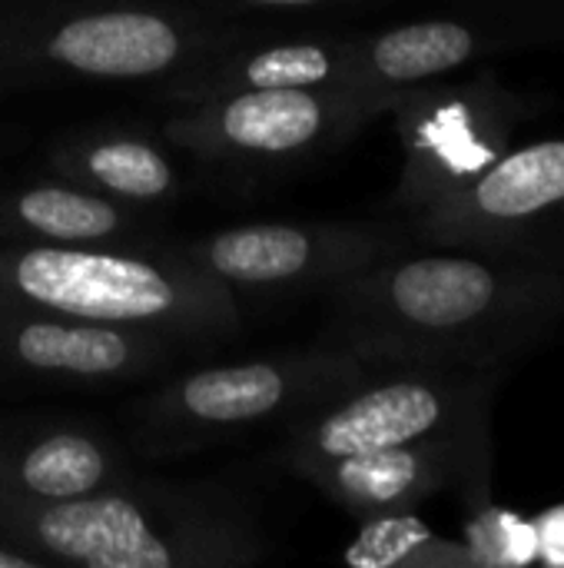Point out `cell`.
<instances>
[{
	"label": "cell",
	"instance_id": "6da1fadb",
	"mask_svg": "<svg viewBox=\"0 0 564 568\" xmlns=\"http://www.w3.org/2000/svg\"><path fill=\"white\" fill-rule=\"evenodd\" d=\"M389 253L332 283L319 343L369 366L499 369L564 313V273L509 250Z\"/></svg>",
	"mask_w": 564,
	"mask_h": 568
},
{
	"label": "cell",
	"instance_id": "7a4b0ae2",
	"mask_svg": "<svg viewBox=\"0 0 564 568\" xmlns=\"http://www.w3.org/2000/svg\"><path fill=\"white\" fill-rule=\"evenodd\" d=\"M0 546L83 568H243L269 552L256 509L229 486L130 476L73 499L0 493Z\"/></svg>",
	"mask_w": 564,
	"mask_h": 568
},
{
	"label": "cell",
	"instance_id": "3957f363",
	"mask_svg": "<svg viewBox=\"0 0 564 568\" xmlns=\"http://www.w3.org/2000/svg\"><path fill=\"white\" fill-rule=\"evenodd\" d=\"M0 306L153 329L186 343L233 339L243 326L239 296L183 250L0 243Z\"/></svg>",
	"mask_w": 564,
	"mask_h": 568
},
{
	"label": "cell",
	"instance_id": "277c9868",
	"mask_svg": "<svg viewBox=\"0 0 564 568\" xmlns=\"http://www.w3.org/2000/svg\"><path fill=\"white\" fill-rule=\"evenodd\" d=\"M376 366L336 346H312L233 366H209L130 406L133 439L150 456L193 453L263 423H296L352 389Z\"/></svg>",
	"mask_w": 564,
	"mask_h": 568
},
{
	"label": "cell",
	"instance_id": "5b68a950",
	"mask_svg": "<svg viewBox=\"0 0 564 568\" xmlns=\"http://www.w3.org/2000/svg\"><path fill=\"white\" fill-rule=\"evenodd\" d=\"M236 40L193 17L150 3L40 7L0 20V80L93 77L150 80L173 70H196Z\"/></svg>",
	"mask_w": 564,
	"mask_h": 568
},
{
	"label": "cell",
	"instance_id": "8992f818",
	"mask_svg": "<svg viewBox=\"0 0 564 568\" xmlns=\"http://www.w3.org/2000/svg\"><path fill=\"white\" fill-rule=\"evenodd\" d=\"M499 369L376 366L342 396L286 426L273 463L299 473L372 449L489 426Z\"/></svg>",
	"mask_w": 564,
	"mask_h": 568
},
{
	"label": "cell",
	"instance_id": "52a82bcc",
	"mask_svg": "<svg viewBox=\"0 0 564 568\" xmlns=\"http://www.w3.org/2000/svg\"><path fill=\"white\" fill-rule=\"evenodd\" d=\"M389 110L402 140L399 200L419 213L512 150L522 103L492 73H482L465 83L429 80L399 93Z\"/></svg>",
	"mask_w": 564,
	"mask_h": 568
},
{
	"label": "cell",
	"instance_id": "ba28073f",
	"mask_svg": "<svg viewBox=\"0 0 564 568\" xmlns=\"http://www.w3.org/2000/svg\"><path fill=\"white\" fill-rule=\"evenodd\" d=\"M366 113L342 87L243 90L196 100L166 123V136L206 160H293L349 143Z\"/></svg>",
	"mask_w": 564,
	"mask_h": 568
},
{
	"label": "cell",
	"instance_id": "9c48e42d",
	"mask_svg": "<svg viewBox=\"0 0 564 568\" xmlns=\"http://www.w3.org/2000/svg\"><path fill=\"white\" fill-rule=\"evenodd\" d=\"M233 293H299L332 283L396 253L392 240L359 223H243L183 250Z\"/></svg>",
	"mask_w": 564,
	"mask_h": 568
},
{
	"label": "cell",
	"instance_id": "30bf717a",
	"mask_svg": "<svg viewBox=\"0 0 564 568\" xmlns=\"http://www.w3.org/2000/svg\"><path fill=\"white\" fill-rule=\"evenodd\" d=\"M489 426L429 436L389 449H372L332 463H316L296 476L326 493L356 519H379L396 513H416L425 499L465 486L475 503L489 486Z\"/></svg>",
	"mask_w": 564,
	"mask_h": 568
},
{
	"label": "cell",
	"instance_id": "8fae6325",
	"mask_svg": "<svg viewBox=\"0 0 564 568\" xmlns=\"http://www.w3.org/2000/svg\"><path fill=\"white\" fill-rule=\"evenodd\" d=\"M564 203V140L509 150L462 190L412 213L425 240L502 250Z\"/></svg>",
	"mask_w": 564,
	"mask_h": 568
},
{
	"label": "cell",
	"instance_id": "7c38bea8",
	"mask_svg": "<svg viewBox=\"0 0 564 568\" xmlns=\"http://www.w3.org/2000/svg\"><path fill=\"white\" fill-rule=\"evenodd\" d=\"M170 336L0 306V373L27 379L103 383L156 369Z\"/></svg>",
	"mask_w": 564,
	"mask_h": 568
},
{
	"label": "cell",
	"instance_id": "4fadbf2b",
	"mask_svg": "<svg viewBox=\"0 0 564 568\" xmlns=\"http://www.w3.org/2000/svg\"><path fill=\"white\" fill-rule=\"evenodd\" d=\"M495 43L499 37L492 30L465 20H416L349 37L346 93H352L366 120H372L386 113L399 93L465 67Z\"/></svg>",
	"mask_w": 564,
	"mask_h": 568
},
{
	"label": "cell",
	"instance_id": "5bb4252c",
	"mask_svg": "<svg viewBox=\"0 0 564 568\" xmlns=\"http://www.w3.org/2000/svg\"><path fill=\"white\" fill-rule=\"evenodd\" d=\"M120 449L70 423H0V493L73 499L126 479Z\"/></svg>",
	"mask_w": 564,
	"mask_h": 568
},
{
	"label": "cell",
	"instance_id": "9a60e30c",
	"mask_svg": "<svg viewBox=\"0 0 564 568\" xmlns=\"http://www.w3.org/2000/svg\"><path fill=\"white\" fill-rule=\"evenodd\" d=\"M349 80V37L293 40L266 47L223 50L193 70L176 90L180 100L196 103L243 90H296V87H342Z\"/></svg>",
	"mask_w": 564,
	"mask_h": 568
},
{
	"label": "cell",
	"instance_id": "2e32d148",
	"mask_svg": "<svg viewBox=\"0 0 564 568\" xmlns=\"http://www.w3.org/2000/svg\"><path fill=\"white\" fill-rule=\"evenodd\" d=\"M123 210L86 186H23L0 193V233L37 243H103L123 233Z\"/></svg>",
	"mask_w": 564,
	"mask_h": 568
},
{
	"label": "cell",
	"instance_id": "e0dca14e",
	"mask_svg": "<svg viewBox=\"0 0 564 568\" xmlns=\"http://www.w3.org/2000/svg\"><path fill=\"white\" fill-rule=\"evenodd\" d=\"M53 166L60 176L73 183H86V190L110 193L120 200H163L173 193V166L143 136H86L53 150Z\"/></svg>",
	"mask_w": 564,
	"mask_h": 568
},
{
	"label": "cell",
	"instance_id": "ac0fdd59",
	"mask_svg": "<svg viewBox=\"0 0 564 568\" xmlns=\"http://www.w3.org/2000/svg\"><path fill=\"white\" fill-rule=\"evenodd\" d=\"M346 559L366 568H475L465 542L439 539L412 513L366 519Z\"/></svg>",
	"mask_w": 564,
	"mask_h": 568
},
{
	"label": "cell",
	"instance_id": "d6986e66",
	"mask_svg": "<svg viewBox=\"0 0 564 568\" xmlns=\"http://www.w3.org/2000/svg\"><path fill=\"white\" fill-rule=\"evenodd\" d=\"M465 549L475 568H522L542 562L539 523L489 499L472 503L465 523Z\"/></svg>",
	"mask_w": 564,
	"mask_h": 568
},
{
	"label": "cell",
	"instance_id": "ffe728a7",
	"mask_svg": "<svg viewBox=\"0 0 564 568\" xmlns=\"http://www.w3.org/2000/svg\"><path fill=\"white\" fill-rule=\"evenodd\" d=\"M539 523V536H542V562L564 566V509L545 513V519Z\"/></svg>",
	"mask_w": 564,
	"mask_h": 568
},
{
	"label": "cell",
	"instance_id": "44dd1931",
	"mask_svg": "<svg viewBox=\"0 0 564 568\" xmlns=\"http://www.w3.org/2000/svg\"><path fill=\"white\" fill-rule=\"evenodd\" d=\"M223 3L263 7V10H309V7H326V3H339V0H223Z\"/></svg>",
	"mask_w": 564,
	"mask_h": 568
},
{
	"label": "cell",
	"instance_id": "7402d4cb",
	"mask_svg": "<svg viewBox=\"0 0 564 568\" xmlns=\"http://www.w3.org/2000/svg\"><path fill=\"white\" fill-rule=\"evenodd\" d=\"M40 562H33L30 556H20L7 546H0V568H37Z\"/></svg>",
	"mask_w": 564,
	"mask_h": 568
}]
</instances>
